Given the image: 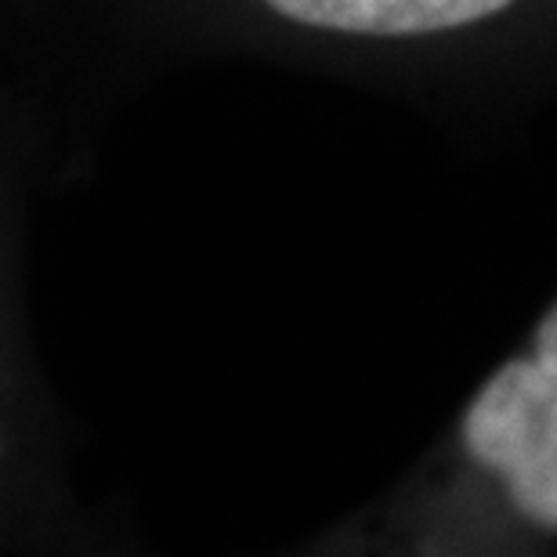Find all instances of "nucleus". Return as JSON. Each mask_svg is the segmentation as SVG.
Here are the masks:
<instances>
[{
  "label": "nucleus",
  "mask_w": 557,
  "mask_h": 557,
  "mask_svg": "<svg viewBox=\"0 0 557 557\" xmlns=\"http://www.w3.org/2000/svg\"><path fill=\"white\" fill-rule=\"evenodd\" d=\"M51 70L76 109L196 62H264L493 138L557 109V0H51Z\"/></svg>",
  "instance_id": "f257e3e1"
},
{
  "label": "nucleus",
  "mask_w": 557,
  "mask_h": 557,
  "mask_svg": "<svg viewBox=\"0 0 557 557\" xmlns=\"http://www.w3.org/2000/svg\"><path fill=\"white\" fill-rule=\"evenodd\" d=\"M409 550H547L557 543V297L474 387L431 460L387 504Z\"/></svg>",
  "instance_id": "f03ea898"
}]
</instances>
